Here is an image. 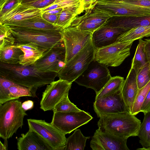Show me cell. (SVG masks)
Listing matches in <instances>:
<instances>
[{"label": "cell", "mask_w": 150, "mask_h": 150, "mask_svg": "<svg viewBox=\"0 0 150 150\" xmlns=\"http://www.w3.org/2000/svg\"><path fill=\"white\" fill-rule=\"evenodd\" d=\"M55 72H43L34 64L24 66L0 62V76L28 88H38L50 84L57 76Z\"/></svg>", "instance_id": "1"}, {"label": "cell", "mask_w": 150, "mask_h": 150, "mask_svg": "<svg viewBox=\"0 0 150 150\" xmlns=\"http://www.w3.org/2000/svg\"><path fill=\"white\" fill-rule=\"evenodd\" d=\"M141 121L129 111L103 115L97 123L98 129L121 138L127 139L137 136Z\"/></svg>", "instance_id": "2"}, {"label": "cell", "mask_w": 150, "mask_h": 150, "mask_svg": "<svg viewBox=\"0 0 150 150\" xmlns=\"http://www.w3.org/2000/svg\"><path fill=\"white\" fill-rule=\"evenodd\" d=\"M27 115L19 99L8 101L0 105V137L8 139L16 133L23 125Z\"/></svg>", "instance_id": "3"}, {"label": "cell", "mask_w": 150, "mask_h": 150, "mask_svg": "<svg viewBox=\"0 0 150 150\" xmlns=\"http://www.w3.org/2000/svg\"><path fill=\"white\" fill-rule=\"evenodd\" d=\"M10 27L15 39L14 45L32 42L49 49L63 41V29L50 31Z\"/></svg>", "instance_id": "4"}, {"label": "cell", "mask_w": 150, "mask_h": 150, "mask_svg": "<svg viewBox=\"0 0 150 150\" xmlns=\"http://www.w3.org/2000/svg\"><path fill=\"white\" fill-rule=\"evenodd\" d=\"M95 50L91 39L80 52L65 64L58 73L57 76L59 79L72 83L93 60Z\"/></svg>", "instance_id": "5"}, {"label": "cell", "mask_w": 150, "mask_h": 150, "mask_svg": "<svg viewBox=\"0 0 150 150\" xmlns=\"http://www.w3.org/2000/svg\"><path fill=\"white\" fill-rule=\"evenodd\" d=\"M111 77L107 66L93 60L74 81L79 85L93 89L96 95Z\"/></svg>", "instance_id": "6"}, {"label": "cell", "mask_w": 150, "mask_h": 150, "mask_svg": "<svg viewBox=\"0 0 150 150\" xmlns=\"http://www.w3.org/2000/svg\"><path fill=\"white\" fill-rule=\"evenodd\" d=\"M134 42H116L95 49L93 60L107 67L118 66L130 55V50Z\"/></svg>", "instance_id": "7"}, {"label": "cell", "mask_w": 150, "mask_h": 150, "mask_svg": "<svg viewBox=\"0 0 150 150\" xmlns=\"http://www.w3.org/2000/svg\"><path fill=\"white\" fill-rule=\"evenodd\" d=\"M29 129L39 134L50 146L54 150H65L67 138L66 134L51 122L45 120L27 119Z\"/></svg>", "instance_id": "8"}, {"label": "cell", "mask_w": 150, "mask_h": 150, "mask_svg": "<svg viewBox=\"0 0 150 150\" xmlns=\"http://www.w3.org/2000/svg\"><path fill=\"white\" fill-rule=\"evenodd\" d=\"M94 8L114 16H142L150 14V9L122 1L98 0Z\"/></svg>", "instance_id": "9"}, {"label": "cell", "mask_w": 150, "mask_h": 150, "mask_svg": "<svg viewBox=\"0 0 150 150\" xmlns=\"http://www.w3.org/2000/svg\"><path fill=\"white\" fill-rule=\"evenodd\" d=\"M93 118L88 113L82 110L69 112H53L51 123L66 134H69Z\"/></svg>", "instance_id": "10"}, {"label": "cell", "mask_w": 150, "mask_h": 150, "mask_svg": "<svg viewBox=\"0 0 150 150\" xmlns=\"http://www.w3.org/2000/svg\"><path fill=\"white\" fill-rule=\"evenodd\" d=\"M62 40L66 49L65 64L80 52L91 39L93 33L70 26L63 29Z\"/></svg>", "instance_id": "11"}, {"label": "cell", "mask_w": 150, "mask_h": 150, "mask_svg": "<svg viewBox=\"0 0 150 150\" xmlns=\"http://www.w3.org/2000/svg\"><path fill=\"white\" fill-rule=\"evenodd\" d=\"M71 84L59 79L47 85L42 93L40 108L44 111L53 110L56 105L69 93Z\"/></svg>", "instance_id": "12"}, {"label": "cell", "mask_w": 150, "mask_h": 150, "mask_svg": "<svg viewBox=\"0 0 150 150\" xmlns=\"http://www.w3.org/2000/svg\"><path fill=\"white\" fill-rule=\"evenodd\" d=\"M94 110L98 117L128 111L124 101L122 89L117 91L95 100Z\"/></svg>", "instance_id": "13"}, {"label": "cell", "mask_w": 150, "mask_h": 150, "mask_svg": "<svg viewBox=\"0 0 150 150\" xmlns=\"http://www.w3.org/2000/svg\"><path fill=\"white\" fill-rule=\"evenodd\" d=\"M66 49L63 41L48 49L44 55L34 64L43 72L58 73V65L60 61L65 62Z\"/></svg>", "instance_id": "14"}, {"label": "cell", "mask_w": 150, "mask_h": 150, "mask_svg": "<svg viewBox=\"0 0 150 150\" xmlns=\"http://www.w3.org/2000/svg\"><path fill=\"white\" fill-rule=\"evenodd\" d=\"M127 140L98 129L92 137L90 146L93 150H129Z\"/></svg>", "instance_id": "15"}, {"label": "cell", "mask_w": 150, "mask_h": 150, "mask_svg": "<svg viewBox=\"0 0 150 150\" xmlns=\"http://www.w3.org/2000/svg\"><path fill=\"white\" fill-rule=\"evenodd\" d=\"M126 31L123 28L103 25L92 33L93 45L95 49L112 45L116 42L118 37Z\"/></svg>", "instance_id": "16"}, {"label": "cell", "mask_w": 150, "mask_h": 150, "mask_svg": "<svg viewBox=\"0 0 150 150\" xmlns=\"http://www.w3.org/2000/svg\"><path fill=\"white\" fill-rule=\"evenodd\" d=\"M41 14V9L20 3L0 18V23L5 24L25 21L39 16Z\"/></svg>", "instance_id": "17"}, {"label": "cell", "mask_w": 150, "mask_h": 150, "mask_svg": "<svg viewBox=\"0 0 150 150\" xmlns=\"http://www.w3.org/2000/svg\"><path fill=\"white\" fill-rule=\"evenodd\" d=\"M17 140L19 150H54L41 136L30 129Z\"/></svg>", "instance_id": "18"}, {"label": "cell", "mask_w": 150, "mask_h": 150, "mask_svg": "<svg viewBox=\"0 0 150 150\" xmlns=\"http://www.w3.org/2000/svg\"><path fill=\"white\" fill-rule=\"evenodd\" d=\"M104 25L121 28L127 30L135 27L150 25V14L142 16L112 17Z\"/></svg>", "instance_id": "19"}, {"label": "cell", "mask_w": 150, "mask_h": 150, "mask_svg": "<svg viewBox=\"0 0 150 150\" xmlns=\"http://www.w3.org/2000/svg\"><path fill=\"white\" fill-rule=\"evenodd\" d=\"M139 89L137 82V72L131 68L122 88L123 97L128 111L131 113Z\"/></svg>", "instance_id": "20"}, {"label": "cell", "mask_w": 150, "mask_h": 150, "mask_svg": "<svg viewBox=\"0 0 150 150\" xmlns=\"http://www.w3.org/2000/svg\"><path fill=\"white\" fill-rule=\"evenodd\" d=\"M15 45L23 53L20 57L19 64L24 66L34 64L44 55L48 50L32 42Z\"/></svg>", "instance_id": "21"}, {"label": "cell", "mask_w": 150, "mask_h": 150, "mask_svg": "<svg viewBox=\"0 0 150 150\" xmlns=\"http://www.w3.org/2000/svg\"><path fill=\"white\" fill-rule=\"evenodd\" d=\"M4 24L21 28L37 30L53 31L62 29L58 26L48 23L42 17L41 15L25 21L11 22Z\"/></svg>", "instance_id": "22"}, {"label": "cell", "mask_w": 150, "mask_h": 150, "mask_svg": "<svg viewBox=\"0 0 150 150\" xmlns=\"http://www.w3.org/2000/svg\"><path fill=\"white\" fill-rule=\"evenodd\" d=\"M150 36V25L133 28L125 32L117 38L116 42H127Z\"/></svg>", "instance_id": "23"}, {"label": "cell", "mask_w": 150, "mask_h": 150, "mask_svg": "<svg viewBox=\"0 0 150 150\" xmlns=\"http://www.w3.org/2000/svg\"><path fill=\"white\" fill-rule=\"evenodd\" d=\"M137 136L142 150H150V111L144 114V117Z\"/></svg>", "instance_id": "24"}, {"label": "cell", "mask_w": 150, "mask_h": 150, "mask_svg": "<svg viewBox=\"0 0 150 150\" xmlns=\"http://www.w3.org/2000/svg\"><path fill=\"white\" fill-rule=\"evenodd\" d=\"M23 54L22 51L14 45L0 50V62L10 64H19L20 57Z\"/></svg>", "instance_id": "25"}, {"label": "cell", "mask_w": 150, "mask_h": 150, "mask_svg": "<svg viewBox=\"0 0 150 150\" xmlns=\"http://www.w3.org/2000/svg\"><path fill=\"white\" fill-rule=\"evenodd\" d=\"M90 138V137L84 136L80 129H76L67 138L65 150H83L86 140Z\"/></svg>", "instance_id": "26"}, {"label": "cell", "mask_w": 150, "mask_h": 150, "mask_svg": "<svg viewBox=\"0 0 150 150\" xmlns=\"http://www.w3.org/2000/svg\"><path fill=\"white\" fill-rule=\"evenodd\" d=\"M124 78L120 76L112 77L102 90L96 95L95 100L115 93L122 89Z\"/></svg>", "instance_id": "27"}, {"label": "cell", "mask_w": 150, "mask_h": 150, "mask_svg": "<svg viewBox=\"0 0 150 150\" xmlns=\"http://www.w3.org/2000/svg\"><path fill=\"white\" fill-rule=\"evenodd\" d=\"M146 41L142 39L139 40L134 56L132 61L131 68L134 69L136 72L141 67L148 62L145 51Z\"/></svg>", "instance_id": "28"}, {"label": "cell", "mask_w": 150, "mask_h": 150, "mask_svg": "<svg viewBox=\"0 0 150 150\" xmlns=\"http://www.w3.org/2000/svg\"><path fill=\"white\" fill-rule=\"evenodd\" d=\"M37 89L36 88H28L15 84L9 88L10 100L19 99L24 96L36 97Z\"/></svg>", "instance_id": "29"}, {"label": "cell", "mask_w": 150, "mask_h": 150, "mask_svg": "<svg viewBox=\"0 0 150 150\" xmlns=\"http://www.w3.org/2000/svg\"><path fill=\"white\" fill-rule=\"evenodd\" d=\"M15 43L10 26L0 23V50L14 45Z\"/></svg>", "instance_id": "30"}, {"label": "cell", "mask_w": 150, "mask_h": 150, "mask_svg": "<svg viewBox=\"0 0 150 150\" xmlns=\"http://www.w3.org/2000/svg\"><path fill=\"white\" fill-rule=\"evenodd\" d=\"M87 21L92 23L102 26L111 17L108 15L96 10L94 8L85 12L83 15Z\"/></svg>", "instance_id": "31"}, {"label": "cell", "mask_w": 150, "mask_h": 150, "mask_svg": "<svg viewBox=\"0 0 150 150\" xmlns=\"http://www.w3.org/2000/svg\"><path fill=\"white\" fill-rule=\"evenodd\" d=\"M101 26L86 21L82 15L76 17L70 26L74 27L81 30L93 33Z\"/></svg>", "instance_id": "32"}, {"label": "cell", "mask_w": 150, "mask_h": 150, "mask_svg": "<svg viewBox=\"0 0 150 150\" xmlns=\"http://www.w3.org/2000/svg\"><path fill=\"white\" fill-rule=\"evenodd\" d=\"M78 15L73 11L63 8L56 25L63 29L67 28L71 26L75 18Z\"/></svg>", "instance_id": "33"}, {"label": "cell", "mask_w": 150, "mask_h": 150, "mask_svg": "<svg viewBox=\"0 0 150 150\" xmlns=\"http://www.w3.org/2000/svg\"><path fill=\"white\" fill-rule=\"evenodd\" d=\"M54 3L58 4L63 8L73 11L78 15L84 11L81 0H55Z\"/></svg>", "instance_id": "34"}, {"label": "cell", "mask_w": 150, "mask_h": 150, "mask_svg": "<svg viewBox=\"0 0 150 150\" xmlns=\"http://www.w3.org/2000/svg\"><path fill=\"white\" fill-rule=\"evenodd\" d=\"M68 94L66 95L56 105L53 110V112H69L81 110L70 101L68 97Z\"/></svg>", "instance_id": "35"}, {"label": "cell", "mask_w": 150, "mask_h": 150, "mask_svg": "<svg viewBox=\"0 0 150 150\" xmlns=\"http://www.w3.org/2000/svg\"><path fill=\"white\" fill-rule=\"evenodd\" d=\"M150 89V81L144 87L139 89L133 106L131 114L136 115L141 112L143 102Z\"/></svg>", "instance_id": "36"}, {"label": "cell", "mask_w": 150, "mask_h": 150, "mask_svg": "<svg viewBox=\"0 0 150 150\" xmlns=\"http://www.w3.org/2000/svg\"><path fill=\"white\" fill-rule=\"evenodd\" d=\"M137 79L139 89L145 86L150 81V64L147 63L137 72Z\"/></svg>", "instance_id": "37"}, {"label": "cell", "mask_w": 150, "mask_h": 150, "mask_svg": "<svg viewBox=\"0 0 150 150\" xmlns=\"http://www.w3.org/2000/svg\"><path fill=\"white\" fill-rule=\"evenodd\" d=\"M15 83L0 76V105L10 100L9 88Z\"/></svg>", "instance_id": "38"}, {"label": "cell", "mask_w": 150, "mask_h": 150, "mask_svg": "<svg viewBox=\"0 0 150 150\" xmlns=\"http://www.w3.org/2000/svg\"><path fill=\"white\" fill-rule=\"evenodd\" d=\"M21 2V0H6L3 6L0 8V18Z\"/></svg>", "instance_id": "39"}, {"label": "cell", "mask_w": 150, "mask_h": 150, "mask_svg": "<svg viewBox=\"0 0 150 150\" xmlns=\"http://www.w3.org/2000/svg\"><path fill=\"white\" fill-rule=\"evenodd\" d=\"M55 0H38L31 2L22 4L24 5L42 9L53 4Z\"/></svg>", "instance_id": "40"}, {"label": "cell", "mask_w": 150, "mask_h": 150, "mask_svg": "<svg viewBox=\"0 0 150 150\" xmlns=\"http://www.w3.org/2000/svg\"><path fill=\"white\" fill-rule=\"evenodd\" d=\"M61 13L57 14H50L44 12L42 13V17L48 23L56 25Z\"/></svg>", "instance_id": "41"}, {"label": "cell", "mask_w": 150, "mask_h": 150, "mask_svg": "<svg viewBox=\"0 0 150 150\" xmlns=\"http://www.w3.org/2000/svg\"><path fill=\"white\" fill-rule=\"evenodd\" d=\"M122 1L126 4L141 6L150 9V0H126Z\"/></svg>", "instance_id": "42"}, {"label": "cell", "mask_w": 150, "mask_h": 150, "mask_svg": "<svg viewBox=\"0 0 150 150\" xmlns=\"http://www.w3.org/2000/svg\"><path fill=\"white\" fill-rule=\"evenodd\" d=\"M150 111V89L147 93L141 108V112L144 114Z\"/></svg>", "instance_id": "43"}, {"label": "cell", "mask_w": 150, "mask_h": 150, "mask_svg": "<svg viewBox=\"0 0 150 150\" xmlns=\"http://www.w3.org/2000/svg\"><path fill=\"white\" fill-rule=\"evenodd\" d=\"M98 0H83V4L84 11L92 10L97 2Z\"/></svg>", "instance_id": "44"}, {"label": "cell", "mask_w": 150, "mask_h": 150, "mask_svg": "<svg viewBox=\"0 0 150 150\" xmlns=\"http://www.w3.org/2000/svg\"><path fill=\"white\" fill-rule=\"evenodd\" d=\"M22 106L23 110L26 111L31 110L33 108L34 102L30 100L25 101L22 103Z\"/></svg>", "instance_id": "45"}, {"label": "cell", "mask_w": 150, "mask_h": 150, "mask_svg": "<svg viewBox=\"0 0 150 150\" xmlns=\"http://www.w3.org/2000/svg\"><path fill=\"white\" fill-rule=\"evenodd\" d=\"M146 41L145 46V51L146 55L149 63L150 64V39H145Z\"/></svg>", "instance_id": "46"}, {"label": "cell", "mask_w": 150, "mask_h": 150, "mask_svg": "<svg viewBox=\"0 0 150 150\" xmlns=\"http://www.w3.org/2000/svg\"><path fill=\"white\" fill-rule=\"evenodd\" d=\"M62 7L59 5L57 4L53 3L49 6L41 9L42 13L45 12L55 9Z\"/></svg>", "instance_id": "47"}, {"label": "cell", "mask_w": 150, "mask_h": 150, "mask_svg": "<svg viewBox=\"0 0 150 150\" xmlns=\"http://www.w3.org/2000/svg\"><path fill=\"white\" fill-rule=\"evenodd\" d=\"M63 9V8L61 7L55 9L48 11L45 12L50 14H57L61 13Z\"/></svg>", "instance_id": "48"}, {"label": "cell", "mask_w": 150, "mask_h": 150, "mask_svg": "<svg viewBox=\"0 0 150 150\" xmlns=\"http://www.w3.org/2000/svg\"><path fill=\"white\" fill-rule=\"evenodd\" d=\"M8 141L7 139H4V144L0 141V150H6L8 149Z\"/></svg>", "instance_id": "49"}, {"label": "cell", "mask_w": 150, "mask_h": 150, "mask_svg": "<svg viewBox=\"0 0 150 150\" xmlns=\"http://www.w3.org/2000/svg\"><path fill=\"white\" fill-rule=\"evenodd\" d=\"M38 0H21V4H24L36 1Z\"/></svg>", "instance_id": "50"}, {"label": "cell", "mask_w": 150, "mask_h": 150, "mask_svg": "<svg viewBox=\"0 0 150 150\" xmlns=\"http://www.w3.org/2000/svg\"><path fill=\"white\" fill-rule=\"evenodd\" d=\"M6 0H0V8L4 5Z\"/></svg>", "instance_id": "51"}, {"label": "cell", "mask_w": 150, "mask_h": 150, "mask_svg": "<svg viewBox=\"0 0 150 150\" xmlns=\"http://www.w3.org/2000/svg\"><path fill=\"white\" fill-rule=\"evenodd\" d=\"M81 2H82V3H83V0H81Z\"/></svg>", "instance_id": "52"}]
</instances>
